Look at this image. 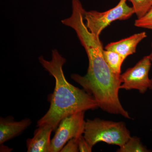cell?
<instances>
[{"label": "cell", "mask_w": 152, "mask_h": 152, "mask_svg": "<svg viewBox=\"0 0 152 152\" xmlns=\"http://www.w3.org/2000/svg\"><path fill=\"white\" fill-rule=\"evenodd\" d=\"M150 89L152 90V79H151V87H150Z\"/></svg>", "instance_id": "obj_17"}, {"label": "cell", "mask_w": 152, "mask_h": 152, "mask_svg": "<svg viewBox=\"0 0 152 152\" xmlns=\"http://www.w3.org/2000/svg\"><path fill=\"white\" fill-rule=\"evenodd\" d=\"M151 62L149 56H145L134 67L129 68L121 75L120 89L127 91L137 90L141 94H145L151 84V79L149 77Z\"/></svg>", "instance_id": "obj_6"}, {"label": "cell", "mask_w": 152, "mask_h": 152, "mask_svg": "<svg viewBox=\"0 0 152 152\" xmlns=\"http://www.w3.org/2000/svg\"><path fill=\"white\" fill-rule=\"evenodd\" d=\"M134 26L137 27L152 30V8L142 18L136 20Z\"/></svg>", "instance_id": "obj_13"}, {"label": "cell", "mask_w": 152, "mask_h": 152, "mask_svg": "<svg viewBox=\"0 0 152 152\" xmlns=\"http://www.w3.org/2000/svg\"><path fill=\"white\" fill-rule=\"evenodd\" d=\"M119 152H148L149 150L142 143L140 138L131 137L122 146L117 150Z\"/></svg>", "instance_id": "obj_11"}, {"label": "cell", "mask_w": 152, "mask_h": 152, "mask_svg": "<svg viewBox=\"0 0 152 152\" xmlns=\"http://www.w3.org/2000/svg\"><path fill=\"white\" fill-rule=\"evenodd\" d=\"M147 37L145 32L134 34L121 40L108 44L105 49L118 53L125 60L130 55L135 53L139 43Z\"/></svg>", "instance_id": "obj_9"}, {"label": "cell", "mask_w": 152, "mask_h": 152, "mask_svg": "<svg viewBox=\"0 0 152 152\" xmlns=\"http://www.w3.org/2000/svg\"><path fill=\"white\" fill-rule=\"evenodd\" d=\"M132 4L137 19L144 16L152 8V0H129Z\"/></svg>", "instance_id": "obj_12"}, {"label": "cell", "mask_w": 152, "mask_h": 152, "mask_svg": "<svg viewBox=\"0 0 152 152\" xmlns=\"http://www.w3.org/2000/svg\"><path fill=\"white\" fill-rule=\"evenodd\" d=\"M30 119L25 118L20 121L14 120L13 116L0 118V144L10 140L21 134L31 124Z\"/></svg>", "instance_id": "obj_7"}, {"label": "cell", "mask_w": 152, "mask_h": 152, "mask_svg": "<svg viewBox=\"0 0 152 152\" xmlns=\"http://www.w3.org/2000/svg\"><path fill=\"white\" fill-rule=\"evenodd\" d=\"M85 111L77 112L64 118L51 140L50 152L61 151L71 139L79 138L84 132Z\"/></svg>", "instance_id": "obj_5"}, {"label": "cell", "mask_w": 152, "mask_h": 152, "mask_svg": "<svg viewBox=\"0 0 152 152\" xmlns=\"http://www.w3.org/2000/svg\"><path fill=\"white\" fill-rule=\"evenodd\" d=\"M83 134L85 139L93 147L101 142L121 147L131 137L129 131L124 122L98 118L86 121Z\"/></svg>", "instance_id": "obj_3"}, {"label": "cell", "mask_w": 152, "mask_h": 152, "mask_svg": "<svg viewBox=\"0 0 152 152\" xmlns=\"http://www.w3.org/2000/svg\"><path fill=\"white\" fill-rule=\"evenodd\" d=\"M78 148L79 151L81 152H91L93 148L83 135L78 139Z\"/></svg>", "instance_id": "obj_15"}, {"label": "cell", "mask_w": 152, "mask_h": 152, "mask_svg": "<svg viewBox=\"0 0 152 152\" xmlns=\"http://www.w3.org/2000/svg\"><path fill=\"white\" fill-rule=\"evenodd\" d=\"M73 138L69 141L61 150V152H79L78 139Z\"/></svg>", "instance_id": "obj_14"}, {"label": "cell", "mask_w": 152, "mask_h": 152, "mask_svg": "<svg viewBox=\"0 0 152 152\" xmlns=\"http://www.w3.org/2000/svg\"><path fill=\"white\" fill-rule=\"evenodd\" d=\"M151 53H150V54L149 55V56L150 58H151V61H152V42L151 43Z\"/></svg>", "instance_id": "obj_16"}, {"label": "cell", "mask_w": 152, "mask_h": 152, "mask_svg": "<svg viewBox=\"0 0 152 152\" xmlns=\"http://www.w3.org/2000/svg\"><path fill=\"white\" fill-rule=\"evenodd\" d=\"M104 56L112 72L117 76H121L122 65L124 59L118 53L108 50H104Z\"/></svg>", "instance_id": "obj_10"}, {"label": "cell", "mask_w": 152, "mask_h": 152, "mask_svg": "<svg viewBox=\"0 0 152 152\" xmlns=\"http://www.w3.org/2000/svg\"><path fill=\"white\" fill-rule=\"evenodd\" d=\"M126 1L127 0H120L115 7L103 12L85 11L84 18L88 28L96 37L100 38L103 30L112 22L130 18L135 14L134 11L132 7L128 5Z\"/></svg>", "instance_id": "obj_4"}, {"label": "cell", "mask_w": 152, "mask_h": 152, "mask_svg": "<svg viewBox=\"0 0 152 152\" xmlns=\"http://www.w3.org/2000/svg\"><path fill=\"white\" fill-rule=\"evenodd\" d=\"M32 138L26 140L28 152H50V136L53 129L48 125L38 126Z\"/></svg>", "instance_id": "obj_8"}, {"label": "cell", "mask_w": 152, "mask_h": 152, "mask_svg": "<svg viewBox=\"0 0 152 152\" xmlns=\"http://www.w3.org/2000/svg\"><path fill=\"white\" fill-rule=\"evenodd\" d=\"M84 14L82 9H75L70 17L62 22L63 24L75 30L88 58L86 75L82 76L73 74L71 78L92 96L98 107L103 110L130 119L119 99V90L121 84L120 76L115 75L106 62L102 43L100 38L87 28Z\"/></svg>", "instance_id": "obj_1"}, {"label": "cell", "mask_w": 152, "mask_h": 152, "mask_svg": "<svg viewBox=\"0 0 152 152\" xmlns=\"http://www.w3.org/2000/svg\"><path fill=\"white\" fill-rule=\"evenodd\" d=\"M39 61L54 78L53 92L50 96L48 110L37 122V126L48 125L56 130L64 118L77 112L94 110L98 105L94 97L84 90L80 89L67 80L63 71L65 58L56 49L52 51L50 61L41 56Z\"/></svg>", "instance_id": "obj_2"}]
</instances>
